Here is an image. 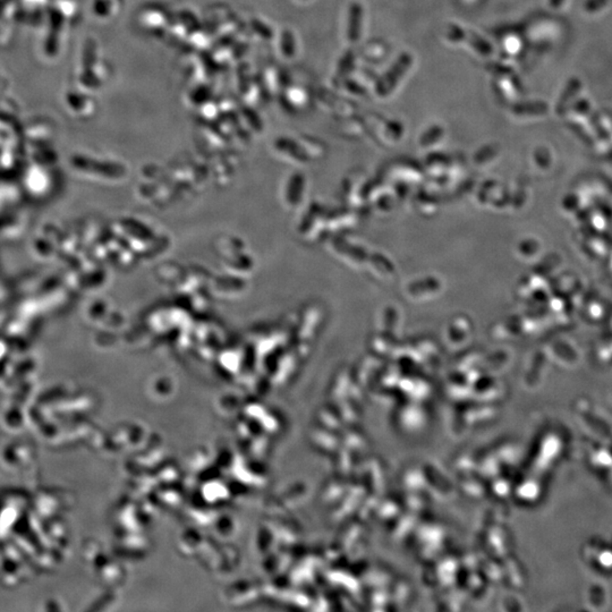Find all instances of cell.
Returning a JSON list of instances; mask_svg holds the SVG:
<instances>
[{"mask_svg": "<svg viewBox=\"0 0 612 612\" xmlns=\"http://www.w3.org/2000/svg\"><path fill=\"white\" fill-rule=\"evenodd\" d=\"M413 58L409 54H403L401 57L393 64L391 69L387 71V74L382 77L376 86V92L380 96H389L396 89L401 77L406 74L409 67L412 65Z\"/></svg>", "mask_w": 612, "mask_h": 612, "instance_id": "1", "label": "cell"}, {"mask_svg": "<svg viewBox=\"0 0 612 612\" xmlns=\"http://www.w3.org/2000/svg\"><path fill=\"white\" fill-rule=\"evenodd\" d=\"M363 9L361 4L353 3L349 9L348 39L351 42H356L361 36L362 30Z\"/></svg>", "mask_w": 612, "mask_h": 612, "instance_id": "2", "label": "cell"}]
</instances>
